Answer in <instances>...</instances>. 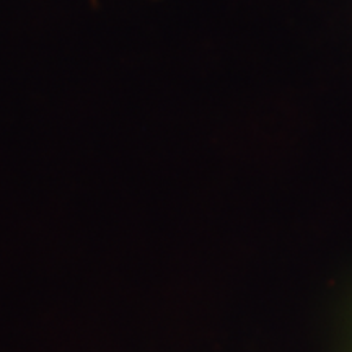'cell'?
Listing matches in <instances>:
<instances>
[]
</instances>
